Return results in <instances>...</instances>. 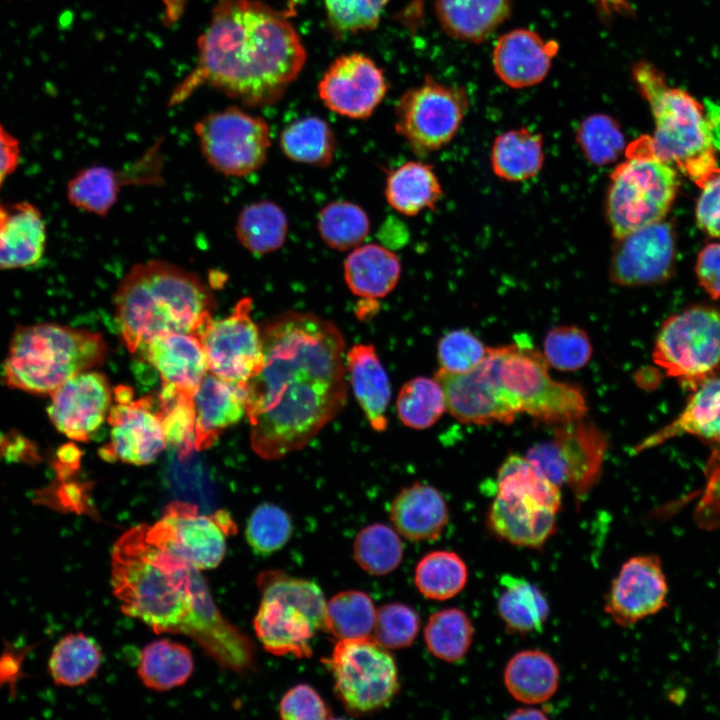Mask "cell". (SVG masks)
Masks as SVG:
<instances>
[{"instance_id": "2", "label": "cell", "mask_w": 720, "mask_h": 720, "mask_svg": "<svg viewBox=\"0 0 720 720\" xmlns=\"http://www.w3.org/2000/svg\"><path fill=\"white\" fill-rule=\"evenodd\" d=\"M200 571L150 542L145 524L127 530L112 548V591L125 615L156 633L190 637L220 667L245 673L254 668V646L222 616Z\"/></svg>"}, {"instance_id": "4", "label": "cell", "mask_w": 720, "mask_h": 720, "mask_svg": "<svg viewBox=\"0 0 720 720\" xmlns=\"http://www.w3.org/2000/svg\"><path fill=\"white\" fill-rule=\"evenodd\" d=\"M113 303L115 322L132 353L159 335L198 336L216 304L197 274L163 260L134 265L121 279Z\"/></svg>"}, {"instance_id": "1", "label": "cell", "mask_w": 720, "mask_h": 720, "mask_svg": "<svg viewBox=\"0 0 720 720\" xmlns=\"http://www.w3.org/2000/svg\"><path fill=\"white\" fill-rule=\"evenodd\" d=\"M263 362L246 383L254 452L278 460L305 448L347 402L345 340L330 320L285 311L260 327Z\"/></svg>"}, {"instance_id": "15", "label": "cell", "mask_w": 720, "mask_h": 720, "mask_svg": "<svg viewBox=\"0 0 720 720\" xmlns=\"http://www.w3.org/2000/svg\"><path fill=\"white\" fill-rule=\"evenodd\" d=\"M252 299L244 297L232 312L211 319L198 334L211 374L233 383L246 384L260 370L263 347L260 327L251 316Z\"/></svg>"}, {"instance_id": "54", "label": "cell", "mask_w": 720, "mask_h": 720, "mask_svg": "<svg viewBox=\"0 0 720 720\" xmlns=\"http://www.w3.org/2000/svg\"><path fill=\"white\" fill-rule=\"evenodd\" d=\"M389 0H324L331 29L338 34L373 30Z\"/></svg>"}, {"instance_id": "26", "label": "cell", "mask_w": 720, "mask_h": 720, "mask_svg": "<svg viewBox=\"0 0 720 720\" xmlns=\"http://www.w3.org/2000/svg\"><path fill=\"white\" fill-rule=\"evenodd\" d=\"M194 449L209 448L228 427L246 414V384L233 383L207 373L193 395Z\"/></svg>"}, {"instance_id": "40", "label": "cell", "mask_w": 720, "mask_h": 720, "mask_svg": "<svg viewBox=\"0 0 720 720\" xmlns=\"http://www.w3.org/2000/svg\"><path fill=\"white\" fill-rule=\"evenodd\" d=\"M102 662L98 644L84 633H70L54 647L48 669L54 683L76 687L95 677Z\"/></svg>"}, {"instance_id": "25", "label": "cell", "mask_w": 720, "mask_h": 720, "mask_svg": "<svg viewBox=\"0 0 720 720\" xmlns=\"http://www.w3.org/2000/svg\"><path fill=\"white\" fill-rule=\"evenodd\" d=\"M136 352L159 373L162 385L194 395L208 366L200 339L189 333H167L149 340Z\"/></svg>"}, {"instance_id": "3", "label": "cell", "mask_w": 720, "mask_h": 720, "mask_svg": "<svg viewBox=\"0 0 720 720\" xmlns=\"http://www.w3.org/2000/svg\"><path fill=\"white\" fill-rule=\"evenodd\" d=\"M196 68L173 95L207 84L248 107L276 103L301 72L306 52L290 21L257 0H222L198 41Z\"/></svg>"}, {"instance_id": "62", "label": "cell", "mask_w": 720, "mask_h": 720, "mask_svg": "<svg viewBox=\"0 0 720 720\" xmlns=\"http://www.w3.org/2000/svg\"><path fill=\"white\" fill-rule=\"evenodd\" d=\"M718 661H719V664H720V645H719V648H718Z\"/></svg>"}, {"instance_id": "50", "label": "cell", "mask_w": 720, "mask_h": 720, "mask_svg": "<svg viewBox=\"0 0 720 720\" xmlns=\"http://www.w3.org/2000/svg\"><path fill=\"white\" fill-rule=\"evenodd\" d=\"M160 415L167 444L187 455L195 442V408L193 395L162 385L159 395Z\"/></svg>"}, {"instance_id": "36", "label": "cell", "mask_w": 720, "mask_h": 720, "mask_svg": "<svg viewBox=\"0 0 720 720\" xmlns=\"http://www.w3.org/2000/svg\"><path fill=\"white\" fill-rule=\"evenodd\" d=\"M544 162L542 137L526 128L498 136L491 150L494 173L507 181L519 182L534 177Z\"/></svg>"}, {"instance_id": "31", "label": "cell", "mask_w": 720, "mask_h": 720, "mask_svg": "<svg viewBox=\"0 0 720 720\" xmlns=\"http://www.w3.org/2000/svg\"><path fill=\"white\" fill-rule=\"evenodd\" d=\"M343 272L345 283L354 295L375 300L387 296L397 286L401 262L384 245L361 244L346 257Z\"/></svg>"}, {"instance_id": "12", "label": "cell", "mask_w": 720, "mask_h": 720, "mask_svg": "<svg viewBox=\"0 0 720 720\" xmlns=\"http://www.w3.org/2000/svg\"><path fill=\"white\" fill-rule=\"evenodd\" d=\"M652 357L681 383L720 365V310L697 305L671 315L657 333Z\"/></svg>"}, {"instance_id": "38", "label": "cell", "mask_w": 720, "mask_h": 720, "mask_svg": "<svg viewBox=\"0 0 720 720\" xmlns=\"http://www.w3.org/2000/svg\"><path fill=\"white\" fill-rule=\"evenodd\" d=\"M235 234L249 252L268 254L280 249L287 238L288 220L275 202L261 200L245 206L239 213Z\"/></svg>"}, {"instance_id": "13", "label": "cell", "mask_w": 720, "mask_h": 720, "mask_svg": "<svg viewBox=\"0 0 720 720\" xmlns=\"http://www.w3.org/2000/svg\"><path fill=\"white\" fill-rule=\"evenodd\" d=\"M194 129L205 160L225 176L249 175L260 169L267 159L268 124L238 107L211 113Z\"/></svg>"}, {"instance_id": "45", "label": "cell", "mask_w": 720, "mask_h": 720, "mask_svg": "<svg viewBox=\"0 0 720 720\" xmlns=\"http://www.w3.org/2000/svg\"><path fill=\"white\" fill-rule=\"evenodd\" d=\"M473 635L471 620L458 608L434 613L429 617L424 630L428 650L446 662L462 659L471 646Z\"/></svg>"}, {"instance_id": "5", "label": "cell", "mask_w": 720, "mask_h": 720, "mask_svg": "<svg viewBox=\"0 0 720 720\" xmlns=\"http://www.w3.org/2000/svg\"><path fill=\"white\" fill-rule=\"evenodd\" d=\"M107 352L103 337L58 323L18 327L2 370L4 383L31 394L50 395L73 376L100 365Z\"/></svg>"}, {"instance_id": "61", "label": "cell", "mask_w": 720, "mask_h": 720, "mask_svg": "<svg viewBox=\"0 0 720 720\" xmlns=\"http://www.w3.org/2000/svg\"><path fill=\"white\" fill-rule=\"evenodd\" d=\"M544 711L536 708H520L508 716V719H546Z\"/></svg>"}, {"instance_id": "49", "label": "cell", "mask_w": 720, "mask_h": 720, "mask_svg": "<svg viewBox=\"0 0 720 720\" xmlns=\"http://www.w3.org/2000/svg\"><path fill=\"white\" fill-rule=\"evenodd\" d=\"M353 553L363 570L382 576L398 567L402 560L403 546L396 530L386 524L374 523L358 533Z\"/></svg>"}, {"instance_id": "21", "label": "cell", "mask_w": 720, "mask_h": 720, "mask_svg": "<svg viewBox=\"0 0 720 720\" xmlns=\"http://www.w3.org/2000/svg\"><path fill=\"white\" fill-rule=\"evenodd\" d=\"M675 252L673 231L659 221L618 239L610 275L625 286L650 284L664 280L671 272Z\"/></svg>"}, {"instance_id": "28", "label": "cell", "mask_w": 720, "mask_h": 720, "mask_svg": "<svg viewBox=\"0 0 720 720\" xmlns=\"http://www.w3.org/2000/svg\"><path fill=\"white\" fill-rule=\"evenodd\" d=\"M257 638L269 653L309 657L315 627L298 609L275 598L261 597L253 620Z\"/></svg>"}, {"instance_id": "18", "label": "cell", "mask_w": 720, "mask_h": 720, "mask_svg": "<svg viewBox=\"0 0 720 720\" xmlns=\"http://www.w3.org/2000/svg\"><path fill=\"white\" fill-rule=\"evenodd\" d=\"M668 583L657 555L628 559L613 580L604 610L619 626L627 628L667 606Z\"/></svg>"}, {"instance_id": "29", "label": "cell", "mask_w": 720, "mask_h": 720, "mask_svg": "<svg viewBox=\"0 0 720 720\" xmlns=\"http://www.w3.org/2000/svg\"><path fill=\"white\" fill-rule=\"evenodd\" d=\"M389 515L396 531L414 541L437 539L449 519L442 494L422 482L403 488L392 500Z\"/></svg>"}, {"instance_id": "43", "label": "cell", "mask_w": 720, "mask_h": 720, "mask_svg": "<svg viewBox=\"0 0 720 720\" xmlns=\"http://www.w3.org/2000/svg\"><path fill=\"white\" fill-rule=\"evenodd\" d=\"M370 219L359 205L336 200L325 205L317 218L323 242L337 251L352 250L363 244L370 232Z\"/></svg>"}, {"instance_id": "20", "label": "cell", "mask_w": 720, "mask_h": 720, "mask_svg": "<svg viewBox=\"0 0 720 720\" xmlns=\"http://www.w3.org/2000/svg\"><path fill=\"white\" fill-rule=\"evenodd\" d=\"M48 416L66 437L87 441L108 416L112 390L106 376L96 371L79 373L50 394Z\"/></svg>"}, {"instance_id": "47", "label": "cell", "mask_w": 720, "mask_h": 720, "mask_svg": "<svg viewBox=\"0 0 720 720\" xmlns=\"http://www.w3.org/2000/svg\"><path fill=\"white\" fill-rule=\"evenodd\" d=\"M117 177L105 166L81 169L68 182L67 198L80 210L104 216L118 199L120 181Z\"/></svg>"}, {"instance_id": "34", "label": "cell", "mask_w": 720, "mask_h": 720, "mask_svg": "<svg viewBox=\"0 0 720 720\" xmlns=\"http://www.w3.org/2000/svg\"><path fill=\"white\" fill-rule=\"evenodd\" d=\"M559 669L555 661L541 650H524L508 661L504 684L516 700L538 704L550 699L558 688Z\"/></svg>"}, {"instance_id": "23", "label": "cell", "mask_w": 720, "mask_h": 720, "mask_svg": "<svg viewBox=\"0 0 720 720\" xmlns=\"http://www.w3.org/2000/svg\"><path fill=\"white\" fill-rule=\"evenodd\" d=\"M559 45L528 29H515L499 37L493 50L497 76L511 88L534 86L547 76Z\"/></svg>"}, {"instance_id": "42", "label": "cell", "mask_w": 720, "mask_h": 720, "mask_svg": "<svg viewBox=\"0 0 720 720\" xmlns=\"http://www.w3.org/2000/svg\"><path fill=\"white\" fill-rule=\"evenodd\" d=\"M468 579L463 559L452 551L426 554L415 568L414 581L419 592L432 600H446L459 594Z\"/></svg>"}, {"instance_id": "48", "label": "cell", "mask_w": 720, "mask_h": 720, "mask_svg": "<svg viewBox=\"0 0 720 720\" xmlns=\"http://www.w3.org/2000/svg\"><path fill=\"white\" fill-rule=\"evenodd\" d=\"M497 495L530 496L559 512L560 487L546 479L526 458L510 455L498 470Z\"/></svg>"}, {"instance_id": "56", "label": "cell", "mask_w": 720, "mask_h": 720, "mask_svg": "<svg viewBox=\"0 0 720 720\" xmlns=\"http://www.w3.org/2000/svg\"><path fill=\"white\" fill-rule=\"evenodd\" d=\"M487 352L488 347L465 329H456L445 334L437 348L440 368L452 373L472 370L482 362Z\"/></svg>"}, {"instance_id": "11", "label": "cell", "mask_w": 720, "mask_h": 720, "mask_svg": "<svg viewBox=\"0 0 720 720\" xmlns=\"http://www.w3.org/2000/svg\"><path fill=\"white\" fill-rule=\"evenodd\" d=\"M468 108L465 91L426 77L407 89L395 107V130L417 155L446 146L456 135Z\"/></svg>"}, {"instance_id": "17", "label": "cell", "mask_w": 720, "mask_h": 720, "mask_svg": "<svg viewBox=\"0 0 720 720\" xmlns=\"http://www.w3.org/2000/svg\"><path fill=\"white\" fill-rule=\"evenodd\" d=\"M386 92L383 71L362 53L336 58L318 83V95L323 104L330 111L350 119L368 118Z\"/></svg>"}, {"instance_id": "59", "label": "cell", "mask_w": 720, "mask_h": 720, "mask_svg": "<svg viewBox=\"0 0 720 720\" xmlns=\"http://www.w3.org/2000/svg\"><path fill=\"white\" fill-rule=\"evenodd\" d=\"M696 275L712 298H720V243L709 244L701 250L696 262Z\"/></svg>"}, {"instance_id": "6", "label": "cell", "mask_w": 720, "mask_h": 720, "mask_svg": "<svg viewBox=\"0 0 720 720\" xmlns=\"http://www.w3.org/2000/svg\"><path fill=\"white\" fill-rule=\"evenodd\" d=\"M632 74L654 117L655 153L700 187L718 168L705 108L686 91L669 86L647 62L636 64Z\"/></svg>"}, {"instance_id": "46", "label": "cell", "mask_w": 720, "mask_h": 720, "mask_svg": "<svg viewBox=\"0 0 720 720\" xmlns=\"http://www.w3.org/2000/svg\"><path fill=\"white\" fill-rule=\"evenodd\" d=\"M401 422L413 429H426L437 422L446 409L443 390L435 378L415 377L406 382L396 399Z\"/></svg>"}, {"instance_id": "16", "label": "cell", "mask_w": 720, "mask_h": 720, "mask_svg": "<svg viewBox=\"0 0 720 720\" xmlns=\"http://www.w3.org/2000/svg\"><path fill=\"white\" fill-rule=\"evenodd\" d=\"M116 404L108 413L110 442L102 449L104 459L133 465L153 462L167 445L161 415L153 400H132L129 388L115 390Z\"/></svg>"}, {"instance_id": "9", "label": "cell", "mask_w": 720, "mask_h": 720, "mask_svg": "<svg viewBox=\"0 0 720 720\" xmlns=\"http://www.w3.org/2000/svg\"><path fill=\"white\" fill-rule=\"evenodd\" d=\"M607 449L605 433L583 417L557 424L553 438L532 446L526 458L553 484L568 485L581 501L598 482Z\"/></svg>"}, {"instance_id": "22", "label": "cell", "mask_w": 720, "mask_h": 720, "mask_svg": "<svg viewBox=\"0 0 720 720\" xmlns=\"http://www.w3.org/2000/svg\"><path fill=\"white\" fill-rule=\"evenodd\" d=\"M682 384L690 392L683 410L672 422L640 442L636 451L683 435L720 445V365Z\"/></svg>"}, {"instance_id": "27", "label": "cell", "mask_w": 720, "mask_h": 720, "mask_svg": "<svg viewBox=\"0 0 720 720\" xmlns=\"http://www.w3.org/2000/svg\"><path fill=\"white\" fill-rule=\"evenodd\" d=\"M46 239L45 222L36 206L25 201L0 202V270L36 265Z\"/></svg>"}, {"instance_id": "30", "label": "cell", "mask_w": 720, "mask_h": 720, "mask_svg": "<svg viewBox=\"0 0 720 720\" xmlns=\"http://www.w3.org/2000/svg\"><path fill=\"white\" fill-rule=\"evenodd\" d=\"M346 370L354 396L370 426L377 432L385 431L391 388L374 346L355 344L346 353Z\"/></svg>"}, {"instance_id": "24", "label": "cell", "mask_w": 720, "mask_h": 720, "mask_svg": "<svg viewBox=\"0 0 720 720\" xmlns=\"http://www.w3.org/2000/svg\"><path fill=\"white\" fill-rule=\"evenodd\" d=\"M557 513L529 496L496 495L487 525L496 537L512 545L538 549L554 533Z\"/></svg>"}, {"instance_id": "19", "label": "cell", "mask_w": 720, "mask_h": 720, "mask_svg": "<svg viewBox=\"0 0 720 720\" xmlns=\"http://www.w3.org/2000/svg\"><path fill=\"white\" fill-rule=\"evenodd\" d=\"M434 378L443 390L446 409L460 422L509 424L518 414L504 396L485 358L464 373L439 368Z\"/></svg>"}, {"instance_id": "58", "label": "cell", "mask_w": 720, "mask_h": 720, "mask_svg": "<svg viewBox=\"0 0 720 720\" xmlns=\"http://www.w3.org/2000/svg\"><path fill=\"white\" fill-rule=\"evenodd\" d=\"M696 205L698 226L712 237L720 238V168L718 167L700 186Z\"/></svg>"}, {"instance_id": "41", "label": "cell", "mask_w": 720, "mask_h": 720, "mask_svg": "<svg viewBox=\"0 0 720 720\" xmlns=\"http://www.w3.org/2000/svg\"><path fill=\"white\" fill-rule=\"evenodd\" d=\"M261 597L275 598L301 611L316 630H324L326 601L312 581L288 576L282 571H264L257 577Z\"/></svg>"}, {"instance_id": "14", "label": "cell", "mask_w": 720, "mask_h": 720, "mask_svg": "<svg viewBox=\"0 0 720 720\" xmlns=\"http://www.w3.org/2000/svg\"><path fill=\"white\" fill-rule=\"evenodd\" d=\"M236 525L225 511L200 514L193 504L174 502L152 526L145 525V535L153 544L164 548L199 570L216 568L226 553L227 537Z\"/></svg>"}, {"instance_id": "60", "label": "cell", "mask_w": 720, "mask_h": 720, "mask_svg": "<svg viewBox=\"0 0 720 720\" xmlns=\"http://www.w3.org/2000/svg\"><path fill=\"white\" fill-rule=\"evenodd\" d=\"M20 143L0 124V188L17 168L20 160Z\"/></svg>"}, {"instance_id": "53", "label": "cell", "mask_w": 720, "mask_h": 720, "mask_svg": "<svg viewBox=\"0 0 720 720\" xmlns=\"http://www.w3.org/2000/svg\"><path fill=\"white\" fill-rule=\"evenodd\" d=\"M543 356L549 366L557 370H579L591 359V341L588 334L577 326L555 327L546 334Z\"/></svg>"}, {"instance_id": "51", "label": "cell", "mask_w": 720, "mask_h": 720, "mask_svg": "<svg viewBox=\"0 0 720 720\" xmlns=\"http://www.w3.org/2000/svg\"><path fill=\"white\" fill-rule=\"evenodd\" d=\"M292 529V520L285 510L272 503H262L251 513L245 536L254 552L269 555L288 542Z\"/></svg>"}, {"instance_id": "37", "label": "cell", "mask_w": 720, "mask_h": 720, "mask_svg": "<svg viewBox=\"0 0 720 720\" xmlns=\"http://www.w3.org/2000/svg\"><path fill=\"white\" fill-rule=\"evenodd\" d=\"M193 668V656L187 646L159 639L142 650L137 673L146 687L167 691L183 685L192 675Z\"/></svg>"}, {"instance_id": "33", "label": "cell", "mask_w": 720, "mask_h": 720, "mask_svg": "<svg viewBox=\"0 0 720 720\" xmlns=\"http://www.w3.org/2000/svg\"><path fill=\"white\" fill-rule=\"evenodd\" d=\"M384 194L393 210L405 216H416L436 206L442 188L432 166L421 161H408L390 172Z\"/></svg>"}, {"instance_id": "52", "label": "cell", "mask_w": 720, "mask_h": 720, "mask_svg": "<svg viewBox=\"0 0 720 720\" xmlns=\"http://www.w3.org/2000/svg\"><path fill=\"white\" fill-rule=\"evenodd\" d=\"M577 141L585 157L596 165L616 160L624 150V136L617 122L605 114L585 118L577 129Z\"/></svg>"}, {"instance_id": "7", "label": "cell", "mask_w": 720, "mask_h": 720, "mask_svg": "<svg viewBox=\"0 0 720 720\" xmlns=\"http://www.w3.org/2000/svg\"><path fill=\"white\" fill-rule=\"evenodd\" d=\"M488 366L511 406L547 424H561L585 417L588 407L576 385L558 382L549 364L527 337L510 345L488 348Z\"/></svg>"}, {"instance_id": "57", "label": "cell", "mask_w": 720, "mask_h": 720, "mask_svg": "<svg viewBox=\"0 0 720 720\" xmlns=\"http://www.w3.org/2000/svg\"><path fill=\"white\" fill-rule=\"evenodd\" d=\"M280 716L289 720H320L330 717L325 702L317 691L307 684H298L289 689L279 705Z\"/></svg>"}, {"instance_id": "32", "label": "cell", "mask_w": 720, "mask_h": 720, "mask_svg": "<svg viewBox=\"0 0 720 720\" xmlns=\"http://www.w3.org/2000/svg\"><path fill=\"white\" fill-rule=\"evenodd\" d=\"M510 0H435V14L452 38L479 43L510 15Z\"/></svg>"}, {"instance_id": "35", "label": "cell", "mask_w": 720, "mask_h": 720, "mask_svg": "<svg viewBox=\"0 0 720 720\" xmlns=\"http://www.w3.org/2000/svg\"><path fill=\"white\" fill-rule=\"evenodd\" d=\"M497 611L511 633L540 632L548 616L549 605L543 593L524 578L504 574L499 580Z\"/></svg>"}, {"instance_id": "8", "label": "cell", "mask_w": 720, "mask_h": 720, "mask_svg": "<svg viewBox=\"0 0 720 720\" xmlns=\"http://www.w3.org/2000/svg\"><path fill=\"white\" fill-rule=\"evenodd\" d=\"M627 159L610 176L607 216L616 240L662 221L678 189L672 164L654 151L651 137L642 136L627 148Z\"/></svg>"}, {"instance_id": "10", "label": "cell", "mask_w": 720, "mask_h": 720, "mask_svg": "<svg viewBox=\"0 0 720 720\" xmlns=\"http://www.w3.org/2000/svg\"><path fill=\"white\" fill-rule=\"evenodd\" d=\"M327 663L337 696L353 713L379 710L398 691L395 661L373 636L338 640Z\"/></svg>"}, {"instance_id": "44", "label": "cell", "mask_w": 720, "mask_h": 720, "mask_svg": "<svg viewBox=\"0 0 720 720\" xmlns=\"http://www.w3.org/2000/svg\"><path fill=\"white\" fill-rule=\"evenodd\" d=\"M377 610L362 591L347 590L326 603L324 630L338 640L371 636Z\"/></svg>"}, {"instance_id": "55", "label": "cell", "mask_w": 720, "mask_h": 720, "mask_svg": "<svg viewBox=\"0 0 720 720\" xmlns=\"http://www.w3.org/2000/svg\"><path fill=\"white\" fill-rule=\"evenodd\" d=\"M420 627L418 613L402 603H388L376 612L374 638L387 649L408 647Z\"/></svg>"}, {"instance_id": "39", "label": "cell", "mask_w": 720, "mask_h": 720, "mask_svg": "<svg viewBox=\"0 0 720 720\" xmlns=\"http://www.w3.org/2000/svg\"><path fill=\"white\" fill-rule=\"evenodd\" d=\"M279 145L291 161L327 167L334 158L336 139L324 119L307 116L291 122L281 131Z\"/></svg>"}]
</instances>
